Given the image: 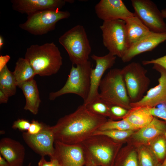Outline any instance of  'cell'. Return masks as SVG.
<instances>
[{"instance_id": "1", "label": "cell", "mask_w": 166, "mask_h": 166, "mask_svg": "<svg viewBox=\"0 0 166 166\" xmlns=\"http://www.w3.org/2000/svg\"><path fill=\"white\" fill-rule=\"evenodd\" d=\"M108 119L92 113L83 104L74 112L60 118L51 127L55 140L79 144L93 135Z\"/></svg>"}, {"instance_id": "2", "label": "cell", "mask_w": 166, "mask_h": 166, "mask_svg": "<svg viewBox=\"0 0 166 166\" xmlns=\"http://www.w3.org/2000/svg\"><path fill=\"white\" fill-rule=\"evenodd\" d=\"M124 144L101 134L90 136L80 144L87 166H113Z\"/></svg>"}, {"instance_id": "3", "label": "cell", "mask_w": 166, "mask_h": 166, "mask_svg": "<svg viewBox=\"0 0 166 166\" xmlns=\"http://www.w3.org/2000/svg\"><path fill=\"white\" fill-rule=\"evenodd\" d=\"M25 58L32 67L36 74L41 76L56 73L62 64L61 53L53 42L41 45H31L27 49Z\"/></svg>"}, {"instance_id": "4", "label": "cell", "mask_w": 166, "mask_h": 166, "mask_svg": "<svg viewBox=\"0 0 166 166\" xmlns=\"http://www.w3.org/2000/svg\"><path fill=\"white\" fill-rule=\"evenodd\" d=\"M99 97L111 105L120 106L129 110L132 108L121 69H111L101 80Z\"/></svg>"}, {"instance_id": "5", "label": "cell", "mask_w": 166, "mask_h": 166, "mask_svg": "<svg viewBox=\"0 0 166 166\" xmlns=\"http://www.w3.org/2000/svg\"><path fill=\"white\" fill-rule=\"evenodd\" d=\"M58 41L67 51L73 65L88 61L91 47L83 26H75L61 36Z\"/></svg>"}, {"instance_id": "6", "label": "cell", "mask_w": 166, "mask_h": 166, "mask_svg": "<svg viewBox=\"0 0 166 166\" xmlns=\"http://www.w3.org/2000/svg\"><path fill=\"white\" fill-rule=\"evenodd\" d=\"M92 69L91 63L89 61L76 65V66L72 65L65 84L59 90L49 93L50 100H54L65 94L72 93L78 95L85 102L90 91V76Z\"/></svg>"}, {"instance_id": "7", "label": "cell", "mask_w": 166, "mask_h": 166, "mask_svg": "<svg viewBox=\"0 0 166 166\" xmlns=\"http://www.w3.org/2000/svg\"><path fill=\"white\" fill-rule=\"evenodd\" d=\"M100 28L104 46L109 53L121 58L128 49L125 22L121 19L103 21Z\"/></svg>"}, {"instance_id": "8", "label": "cell", "mask_w": 166, "mask_h": 166, "mask_svg": "<svg viewBox=\"0 0 166 166\" xmlns=\"http://www.w3.org/2000/svg\"><path fill=\"white\" fill-rule=\"evenodd\" d=\"M70 16V13L67 11L44 10L27 15L26 21L19 26L32 34L42 35L54 30L58 22Z\"/></svg>"}, {"instance_id": "9", "label": "cell", "mask_w": 166, "mask_h": 166, "mask_svg": "<svg viewBox=\"0 0 166 166\" xmlns=\"http://www.w3.org/2000/svg\"><path fill=\"white\" fill-rule=\"evenodd\" d=\"M121 70L131 103L138 101L144 96L150 84L147 70L139 63L133 62Z\"/></svg>"}, {"instance_id": "10", "label": "cell", "mask_w": 166, "mask_h": 166, "mask_svg": "<svg viewBox=\"0 0 166 166\" xmlns=\"http://www.w3.org/2000/svg\"><path fill=\"white\" fill-rule=\"evenodd\" d=\"M135 15L149 30L157 33L166 32V24L161 11L150 0H132Z\"/></svg>"}, {"instance_id": "11", "label": "cell", "mask_w": 166, "mask_h": 166, "mask_svg": "<svg viewBox=\"0 0 166 166\" xmlns=\"http://www.w3.org/2000/svg\"><path fill=\"white\" fill-rule=\"evenodd\" d=\"M91 57L96 62V65L91 71L90 91L87 100L83 103L85 105L100 98L98 88L102 76L105 71L115 64L116 56L109 53L102 56L93 54Z\"/></svg>"}, {"instance_id": "12", "label": "cell", "mask_w": 166, "mask_h": 166, "mask_svg": "<svg viewBox=\"0 0 166 166\" xmlns=\"http://www.w3.org/2000/svg\"><path fill=\"white\" fill-rule=\"evenodd\" d=\"M23 139L26 144L34 152L41 156H54L55 140L51 126L49 125L45 129L36 134L31 135L27 132L22 134Z\"/></svg>"}, {"instance_id": "13", "label": "cell", "mask_w": 166, "mask_h": 166, "mask_svg": "<svg viewBox=\"0 0 166 166\" xmlns=\"http://www.w3.org/2000/svg\"><path fill=\"white\" fill-rule=\"evenodd\" d=\"M153 68L160 74L158 80V85L148 90L138 101L131 103L132 108L139 107L153 108L160 104H166V70L156 64H153Z\"/></svg>"}, {"instance_id": "14", "label": "cell", "mask_w": 166, "mask_h": 166, "mask_svg": "<svg viewBox=\"0 0 166 166\" xmlns=\"http://www.w3.org/2000/svg\"><path fill=\"white\" fill-rule=\"evenodd\" d=\"M54 147L55 153L53 157L57 160L61 166L85 165V156L80 144H69L55 140Z\"/></svg>"}, {"instance_id": "15", "label": "cell", "mask_w": 166, "mask_h": 166, "mask_svg": "<svg viewBox=\"0 0 166 166\" xmlns=\"http://www.w3.org/2000/svg\"><path fill=\"white\" fill-rule=\"evenodd\" d=\"M95 10L98 17L103 21L124 20L135 15L121 0H101L95 6Z\"/></svg>"}, {"instance_id": "16", "label": "cell", "mask_w": 166, "mask_h": 166, "mask_svg": "<svg viewBox=\"0 0 166 166\" xmlns=\"http://www.w3.org/2000/svg\"><path fill=\"white\" fill-rule=\"evenodd\" d=\"M69 0H11L12 9L27 15L48 10H60L66 2L72 3Z\"/></svg>"}, {"instance_id": "17", "label": "cell", "mask_w": 166, "mask_h": 166, "mask_svg": "<svg viewBox=\"0 0 166 166\" xmlns=\"http://www.w3.org/2000/svg\"><path fill=\"white\" fill-rule=\"evenodd\" d=\"M165 41L166 32L157 33L151 32L130 47L121 60L124 62H129L136 55L152 50Z\"/></svg>"}, {"instance_id": "18", "label": "cell", "mask_w": 166, "mask_h": 166, "mask_svg": "<svg viewBox=\"0 0 166 166\" xmlns=\"http://www.w3.org/2000/svg\"><path fill=\"white\" fill-rule=\"evenodd\" d=\"M166 132V122L154 117L148 124L136 131L127 143L148 144L158 136Z\"/></svg>"}, {"instance_id": "19", "label": "cell", "mask_w": 166, "mask_h": 166, "mask_svg": "<svg viewBox=\"0 0 166 166\" xmlns=\"http://www.w3.org/2000/svg\"><path fill=\"white\" fill-rule=\"evenodd\" d=\"M0 153L11 166H23L25 150L24 146L20 142L9 137L2 138Z\"/></svg>"}, {"instance_id": "20", "label": "cell", "mask_w": 166, "mask_h": 166, "mask_svg": "<svg viewBox=\"0 0 166 166\" xmlns=\"http://www.w3.org/2000/svg\"><path fill=\"white\" fill-rule=\"evenodd\" d=\"M124 20L125 23L128 49L151 32L135 15Z\"/></svg>"}, {"instance_id": "21", "label": "cell", "mask_w": 166, "mask_h": 166, "mask_svg": "<svg viewBox=\"0 0 166 166\" xmlns=\"http://www.w3.org/2000/svg\"><path fill=\"white\" fill-rule=\"evenodd\" d=\"M18 87L22 90L26 99L24 109L34 115L37 114L41 100L36 81L33 79L23 83Z\"/></svg>"}, {"instance_id": "22", "label": "cell", "mask_w": 166, "mask_h": 166, "mask_svg": "<svg viewBox=\"0 0 166 166\" xmlns=\"http://www.w3.org/2000/svg\"><path fill=\"white\" fill-rule=\"evenodd\" d=\"M113 166H139L136 145L127 143L123 146L117 155Z\"/></svg>"}, {"instance_id": "23", "label": "cell", "mask_w": 166, "mask_h": 166, "mask_svg": "<svg viewBox=\"0 0 166 166\" xmlns=\"http://www.w3.org/2000/svg\"><path fill=\"white\" fill-rule=\"evenodd\" d=\"M154 117L146 112L144 107H139L132 108L128 110L123 119L136 129L138 130L148 124Z\"/></svg>"}, {"instance_id": "24", "label": "cell", "mask_w": 166, "mask_h": 166, "mask_svg": "<svg viewBox=\"0 0 166 166\" xmlns=\"http://www.w3.org/2000/svg\"><path fill=\"white\" fill-rule=\"evenodd\" d=\"M18 87L26 82L34 79L35 72L27 61L24 58H19L16 63L13 72Z\"/></svg>"}, {"instance_id": "25", "label": "cell", "mask_w": 166, "mask_h": 166, "mask_svg": "<svg viewBox=\"0 0 166 166\" xmlns=\"http://www.w3.org/2000/svg\"><path fill=\"white\" fill-rule=\"evenodd\" d=\"M134 144L137 148L139 166H158L160 163L148 144Z\"/></svg>"}, {"instance_id": "26", "label": "cell", "mask_w": 166, "mask_h": 166, "mask_svg": "<svg viewBox=\"0 0 166 166\" xmlns=\"http://www.w3.org/2000/svg\"><path fill=\"white\" fill-rule=\"evenodd\" d=\"M17 86L13 72L6 65L0 71V90L10 97L15 94Z\"/></svg>"}, {"instance_id": "27", "label": "cell", "mask_w": 166, "mask_h": 166, "mask_svg": "<svg viewBox=\"0 0 166 166\" xmlns=\"http://www.w3.org/2000/svg\"><path fill=\"white\" fill-rule=\"evenodd\" d=\"M160 163L166 156V132L161 134L148 144Z\"/></svg>"}, {"instance_id": "28", "label": "cell", "mask_w": 166, "mask_h": 166, "mask_svg": "<svg viewBox=\"0 0 166 166\" xmlns=\"http://www.w3.org/2000/svg\"><path fill=\"white\" fill-rule=\"evenodd\" d=\"M136 130H109L104 131L97 130L93 135L101 134L106 136L113 140L121 143H126L133 133Z\"/></svg>"}, {"instance_id": "29", "label": "cell", "mask_w": 166, "mask_h": 166, "mask_svg": "<svg viewBox=\"0 0 166 166\" xmlns=\"http://www.w3.org/2000/svg\"><path fill=\"white\" fill-rule=\"evenodd\" d=\"M92 113L106 118L110 117V105L100 98L85 105Z\"/></svg>"}, {"instance_id": "30", "label": "cell", "mask_w": 166, "mask_h": 166, "mask_svg": "<svg viewBox=\"0 0 166 166\" xmlns=\"http://www.w3.org/2000/svg\"><path fill=\"white\" fill-rule=\"evenodd\" d=\"M137 130L133 128L126 120L123 119L119 120H113L108 119L98 129V130Z\"/></svg>"}, {"instance_id": "31", "label": "cell", "mask_w": 166, "mask_h": 166, "mask_svg": "<svg viewBox=\"0 0 166 166\" xmlns=\"http://www.w3.org/2000/svg\"><path fill=\"white\" fill-rule=\"evenodd\" d=\"M128 110L119 105H110V117L109 119L113 120H121L127 114Z\"/></svg>"}, {"instance_id": "32", "label": "cell", "mask_w": 166, "mask_h": 166, "mask_svg": "<svg viewBox=\"0 0 166 166\" xmlns=\"http://www.w3.org/2000/svg\"><path fill=\"white\" fill-rule=\"evenodd\" d=\"M147 112L154 117L160 118L166 122V104L160 105L155 107H144Z\"/></svg>"}, {"instance_id": "33", "label": "cell", "mask_w": 166, "mask_h": 166, "mask_svg": "<svg viewBox=\"0 0 166 166\" xmlns=\"http://www.w3.org/2000/svg\"><path fill=\"white\" fill-rule=\"evenodd\" d=\"M48 126L42 122L33 119L31 121L30 127L26 132L30 134H36L45 129Z\"/></svg>"}, {"instance_id": "34", "label": "cell", "mask_w": 166, "mask_h": 166, "mask_svg": "<svg viewBox=\"0 0 166 166\" xmlns=\"http://www.w3.org/2000/svg\"><path fill=\"white\" fill-rule=\"evenodd\" d=\"M30 123L28 120L19 119L14 121L12 128L14 129H18L21 131L27 132L30 127Z\"/></svg>"}, {"instance_id": "35", "label": "cell", "mask_w": 166, "mask_h": 166, "mask_svg": "<svg viewBox=\"0 0 166 166\" xmlns=\"http://www.w3.org/2000/svg\"><path fill=\"white\" fill-rule=\"evenodd\" d=\"M144 65L153 64L159 65L166 70V55L162 57L148 60H144L142 61Z\"/></svg>"}, {"instance_id": "36", "label": "cell", "mask_w": 166, "mask_h": 166, "mask_svg": "<svg viewBox=\"0 0 166 166\" xmlns=\"http://www.w3.org/2000/svg\"><path fill=\"white\" fill-rule=\"evenodd\" d=\"M10 58V57L7 55L0 56V71L6 65L7 63Z\"/></svg>"}, {"instance_id": "37", "label": "cell", "mask_w": 166, "mask_h": 166, "mask_svg": "<svg viewBox=\"0 0 166 166\" xmlns=\"http://www.w3.org/2000/svg\"><path fill=\"white\" fill-rule=\"evenodd\" d=\"M38 166H52L51 160L47 161L45 159V156H41V158L38 163Z\"/></svg>"}, {"instance_id": "38", "label": "cell", "mask_w": 166, "mask_h": 166, "mask_svg": "<svg viewBox=\"0 0 166 166\" xmlns=\"http://www.w3.org/2000/svg\"><path fill=\"white\" fill-rule=\"evenodd\" d=\"M9 97V96L7 94L1 90H0V104L7 103Z\"/></svg>"}, {"instance_id": "39", "label": "cell", "mask_w": 166, "mask_h": 166, "mask_svg": "<svg viewBox=\"0 0 166 166\" xmlns=\"http://www.w3.org/2000/svg\"><path fill=\"white\" fill-rule=\"evenodd\" d=\"M0 166H11L9 163L0 155Z\"/></svg>"}, {"instance_id": "40", "label": "cell", "mask_w": 166, "mask_h": 166, "mask_svg": "<svg viewBox=\"0 0 166 166\" xmlns=\"http://www.w3.org/2000/svg\"><path fill=\"white\" fill-rule=\"evenodd\" d=\"M52 162V166H61L57 160L54 157L50 158Z\"/></svg>"}, {"instance_id": "41", "label": "cell", "mask_w": 166, "mask_h": 166, "mask_svg": "<svg viewBox=\"0 0 166 166\" xmlns=\"http://www.w3.org/2000/svg\"><path fill=\"white\" fill-rule=\"evenodd\" d=\"M4 45V40L2 36H0V49L1 50Z\"/></svg>"}, {"instance_id": "42", "label": "cell", "mask_w": 166, "mask_h": 166, "mask_svg": "<svg viewBox=\"0 0 166 166\" xmlns=\"http://www.w3.org/2000/svg\"><path fill=\"white\" fill-rule=\"evenodd\" d=\"M158 166H166V156L162 162L159 164Z\"/></svg>"}, {"instance_id": "43", "label": "cell", "mask_w": 166, "mask_h": 166, "mask_svg": "<svg viewBox=\"0 0 166 166\" xmlns=\"http://www.w3.org/2000/svg\"><path fill=\"white\" fill-rule=\"evenodd\" d=\"M161 12L164 18H166V9L162 10Z\"/></svg>"}, {"instance_id": "44", "label": "cell", "mask_w": 166, "mask_h": 166, "mask_svg": "<svg viewBox=\"0 0 166 166\" xmlns=\"http://www.w3.org/2000/svg\"><path fill=\"white\" fill-rule=\"evenodd\" d=\"M31 163H30L29 164H28V165H27V166H31Z\"/></svg>"}, {"instance_id": "45", "label": "cell", "mask_w": 166, "mask_h": 166, "mask_svg": "<svg viewBox=\"0 0 166 166\" xmlns=\"http://www.w3.org/2000/svg\"><path fill=\"white\" fill-rule=\"evenodd\" d=\"M83 166H87V165H85Z\"/></svg>"}]
</instances>
